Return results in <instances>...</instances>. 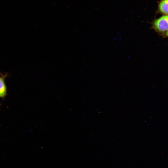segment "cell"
<instances>
[{
	"label": "cell",
	"instance_id": "277c9868",
	"mask_svg": "<svg viewBox=\"0 0 168 168\" xmlns=\"http://www.w3.org/2000/svg\"><path fill=\"white\" fill-rule=\"evenodd\" d=\"M165 37H168V30L164 35Z\"/></svg>",
	"mask_w": 168,
	"mask_h": 168
},
{
	"label": "cell",
	"instance_id": "6da1fadb",
	"mask_svg": "<svg viewBox=\"0 0 168 168\" xmlns=\"http://www.w3.org/2000/svg\"><path fill=\"white\" fill-rule=\"evenodd\" d=\"M151 28L161 35H164L168 30V15H163L155 19L151 23Z\"/></svg>",
	"mask_w": 168,
	"mask_h": 168
},
{
	"label": "cell",
	"instance_id": "3957f363",
	"mask_svg": "<svg viewBox=\"0 0 168 168\" xmlns=\"http://www.w3.org/2000/svg\"><path fill=\"white\" fill-rule=\"evenodd\" d=\"M7 75L0 76V97L4 98L7 94L6 86L5 82V78Z\"/></svg>",
	"mask_w": 168,
	"mask_h": 168
},
{
	"label": "cell",
	"instance_id": "7a4b0ae2",
	"mask_svg": "<svg viewBox=\"0 0 168 168\" xmlns=\"http://www.w3.org/2000/svg\"><path fill=\"white\" fill-rule=\"evenodd\" d=\"M158 11L163 15H168V0H161L160 2Z\"/></svg>",
	"mask_w": 168,
	"mask_h": 168
}]
</instances>
